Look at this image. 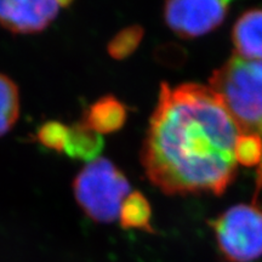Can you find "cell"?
Segmentation results:
<instances>
[{"mask_svg": "<svg viewBox=\"0 0 262 262\" xmlns=\"http://www.w3.org/2000/svg\"><path fill=\"white\" fill-rule=\"evenodd\" d=\"M241 134L211 88L163 83L141 153L147 178L165 194L220 195L237 172Z\"/></svg>", "mask_w": 262, "mask_h": 262, "instance_id": "6da1fadb", "label": "cell"}, {"mask_svg": "<svg viewBox=\"0 0 262 262\" xmlns=\"http://www.w3.org/2000/svg\"><path fill=\"white\" fill-rule=\"evenodd\" d=\"M210 88L220 96L241 133L262 140V60L234 54L212 73Z\"/></svg>", "mask_w": 262, "mask_h": 262, "instance_id": "7a4b0ae2", "label": "cell"}, {"mask_svg": "<svg viewBox=\"0 0 262 262\" xmlns=\"http://www.w3.org/2000/svg\"><path fill=\"white\" fill-rule=\"evenodd\" d=\"M78 204L94 221L111 224L119 217L124 199L130 194L125 175L110 159L86 164L73 182Z\"/></svg>", "mask_w": 262, "mask_h": 262, "instance_id": "3957f363", "label": "cell"}, {"mask_svg": "<svg viewBox=\"0 0 262 262\" xmlns=\"http://www.w3.org/2000/svg\"><path fill=\"white\" fill-rule=\"evenodd\" d=\"M216 242L228 262H253L262 256V210L239 204L212 221Z\"/></svg>", "mask_w": 262, "mask_h": 262, "instance_id": "277c9868", "label": "cell"}, {"mask_svg": "<svg viewBox=\"0 0 262 262\" xmlns=\"http://www.w3.org/2000/svg\"><path fill=\"white\" fill-rule=\"evenodd\" d=\"M228 2L215 0H173L164 8L166 25L182 38H194L222 24Z\"/></svg>", "mask_w": 262, "mask_h": 262, "instance_id": "5b68a950", "label": "cell"}, {"mask_svg": "<svg viewBox=\"0 0 262 262\" xmlns=\"http://www.w3.org/2000/svg\"><path fill=\"white\" fill-rule=\"evenodd\" d=\"M63 2H0V25L16 34L44 31L60 14Z\"/></svg>", "mask_w": 262, "mask_h": 262, "instance_id": "8992f818", "label": "cell"}, {"mask_svg": "<svg viewBox=\"0 0 262 262\" xmlns=\"http://www.w3.org/2000/svg\"><path fill=\"white\" fill-rule=\"evenodd\" d=\"M126 117L125 104L113 95H104L88 107L81 122L96 133L104 135L122 129Z\"/></svg>", "mask_w": 262, "mask_h": 262, "instance_id": "52a82bcc", "label": "cell"}, {"mask_svg": "<svg viewBox=\"0 0 262 262\" xmlns=\"http://www.w3.org/2000/svg\"><path fill=\"white\" fill-rule=\"evenodd\" d=\"M235 55L262 60V9L247 11L235 22L232 33Z\"/></svg>", "mask_w": 262, "mask_h": 262, "instance_id": "ba28073f", "label": "cell"}, {"mask_svg": "<svg viewBox=\"0 0 262 262\" xmlns=\"http://www.w3.org/2000/svg\"><path fill=\"white\" fill-rule=\"evenodd\" d=\"M104 147V140L101 134L96 133L83 122L70 126L64 152L73 159L94 162L98 159Z\"/></svg>", "mask_w": 262, "mask_h": 262, "instance_id": "9c48e42d", "label": "cell"}, {"mask_svg": "<svg viewBox=\"0 0 262 262\" xmlns=\"http://www.w3.org/2000/svg\"><path fill=\"white\" fill-rule=\"evenodd\" d=\"M150 216L152 210L148 201L142 193L136 191L124 199L119 211V221L125 229L137 228L153 233L155 231L150 226Z\"/></svg>", "mask_w": 262, "mask_h": 262, "instance_id": "30bf717a", "label": "cell"}, {"mask_svg": "<svg viewBox=\"0 0 262 262\" xmlns=\"http://www.w3.org/2000/svg\"><path fill=\"white\" fill-rule=\"evenodd\" d=\"M19 116L17 85L8 75L0 73V136L9 133Z\"/></svg>", "mask_w": 262, "mask_h": 262, "instance_id": "8fae6325", "label": "cell"}, {"mask_svg": "<svg viewBox=\"0 0 262 262\" xmlns=\"http://www.w3.org/2000/svg\"><path fill=\"white\" fill-rule=\"evenodd\" d=\"M145 29L141 26H130L117 33L108 42L107 51L110 56L114 60H124L129 57L133 52L139 48L140 42L142 41Z\"/></svg>", "mask_w": 262, "mask_h": 262, "instance_id": "7c38bea8", "label": "cell"}, {"mask_svg": "<svg viewBox=\"0 0 262 262\" xmlns=\"http://www.w3.org/2000/svg\"><path fill=\"white\" fill-rule=\"evenodd\" d=\"M235 160L244 166H258L262 160V140L258 136L241 134L234 148Z\"/></svg>", "mask_w": 262, "mask_h": 262, "instance_id": "4fadbf2b", "label": "cell"}, {"mask_svg": "<svg viewBox=\"0 0 262 262\" xmlns=\"http://www.w3.org/2000/svg\"><path fill=\"white\" fill-rule=\"evenodd\" d=\"M68 131H70V126L66 124L57 120H49L39 126L37 140L40 145L49 149L63 152L66 142H67Z\"/></svg>", "mask_w": 262, "mask_h": 262, "instance_id": "5bb4252c", "label": "cell"}]
</instances>
